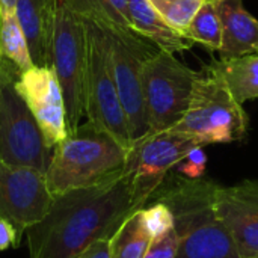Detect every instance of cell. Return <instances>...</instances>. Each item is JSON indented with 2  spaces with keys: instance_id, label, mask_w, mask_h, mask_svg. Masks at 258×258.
I'll return each mask as SVG.
<instances>
[{
  "instance_id": "obj_17",
  "label": "cell",
  "mask_w": 258,
  "mask_h": 258,
  "mask_svg": "<svg viewBox=\"0 0 258 258\" xmlns=\"http://www.w3.org/2000/svg\"><path fill=\"white\" fill-rule=\"evenodd\" d=\"M206 68L224 80L240 104L258 98V53L227 60L221 59Z\"/></svg>"
},
{
  "instance_id": "obj_27",
  "label": "cell",
  "mask_w": 258,
  "mask_h": 258,
  "mask_svg": "<svg viewBox=\"0 0 258 258\" xmlns=\"http://www.w3.org/2000/svg\"><path fill=\"white\" fill-rule=\"evenodd\" d=\"M79 258H110V239L97 242Z\"/></svg>"
},
{
  "instance_id": "obj_4",
  "label": "cell",
  "mask_w": 258,
  "mask_h": 258,
  "mask_svg": "<svg viewBox=\"0 0 258 258\" xmlns=\"http://www.w3.org/2000/svg\"><path fill=\"white\" fill-rule=\"evenodd\" d=\"M192 138L201 147L242 141L248 115L221 77L206 68L195 82L184 116L171 128Z\"/></svg>"
},
{
  "instance_id": "obj_6",
  "label": "cell",
  "mask_w": 258,
  "mask_h": 258,
  "mask_svg": "<svg viewBox=\"0 0 258 258\" xmlns=\"http://www.w3.org/2000/svg\"><path fill=\"white\" fill-rule=\"evenodd\" d=\"M85 63V20L70 0H54L51 30V67L63 92L68 133L74 132L86 116Z\"/></svg>"
},
{
  "instance_id": "obj_7",
  "label": "cell",
  "mask_w": 258,
  "mask_h": 258,
  "mask_svg": "<svg viewBox=\"0 0 258 258\" xmlns=\"http://www.w3.org/2000/svg\"><path fill=\"white\" fill-rule=\"evenodd\" d=\"M82 15V14H80ZM83 17V15H82ZM86 26L85 110L89 122L109 133L127 151L133 142L107 59V44L101 27L83 17Z\"/></svg>"
},
{
  "instance_id": "obj_24",
  "label": "cell",
  "mask_w": 258,
  "mask_h": 258,
  "mask_svg": "<svg viewBox=\"0 0 258 258\" xmlns=\"http://www.w3.org/2000/svg\"><path fill=\"white\" fill-rule=\"evenodd\" d=\"M204 147H195L192 148L187 156L175 166L178 174L186 177V178H201L206 165H207V156L203 150Z\"/></svg>"
},
{
  "instance_id": "obj_21",
  "label": "cell",
  "mask_w": 258,
  "mask_h": 258,
  "mask_svg": "<svg viewBox=\"0 0 258 258\" xmlns=\"http://www.w3.org/2000/svg\"><path fill=\"white\" fill-rule=\"evenodd\" d=\"M162 18L186 36V30L204 0H148Z\"/></svg>"
},
{
  "instance_id": "obj_11",
  "label": "cell",
  "mask_w": 258,
  "mask_h": 258,
  "mask_svg": "<svg viewBox=\"0 0 258 258\" xmlns=\"http://www.w3.org/2000/svg\"><path fill=\"white\" fill-rule=\"evenodd\" d=\"M53 198L44 172L0 160V218L11 222L20 237L48 213Z\"/></svg>"
},
{
  "instance_id": "obj_8",
  "label": "cell",
  "mask_w": 258,
  "mask_h": 258,
  "mask_svg": "<svg viewBox=\"0 0 258 258\" xmlns=\"http://www.w3.org/2000/svg\"><path fill=\"white\" fill-rule=\"evenodd\" d=\"M200 74L163 50L144 63L142 91L150 133L171 130L184 116Z\"/></svg>"
},
{
  "instance_id": "obj_16",
  "label": "cell",
  "mask_w": 258,
  "mask_h": 258,
  "mask_svg": "<svg viewBox=\"0 0 258 258\" xmlns=\"http://www.w3.org/2000/svg\"><path fill=\"white\" fill-rule=\"evenodd\" d=\"M128 18L136 33L168 53L186 51L192 41L172 29L148 0H128Z\"/></svg>"
},
{
  "instance_id": "obj_29",
  "label": "cell",
  "mask_w": 258,
  "mask_h": 258,
  "mask_svg": "<svg viewBox=\"0 0 258 258\" xmlns=\"http://www.w3.org/2000/svg\"><path fill=\"white\" fill-rule=\"evenodd\" d=\"M204 2H209V3H219V2H224V0H204Z\"/></svg>"
},
{
  "instance_id": "obj_1",
  "label": "cell",
  "mask_w": 258,
  "mask_h": 258,
  "mask_svg": "<svg viewBox=\"0 0 258 258\" xmlns=\"http://www.w3.org/2000/svg\"><path fill=\"white\" fill-rule=\"evenodd\" d=\"M138 206L124 169L88 187L53 198L48 213L26 230L29 258H79L112 239Z\"/></svg>"
},
{
  "instance_id": "obj_20",
  "label": "cell",
  "mask_w": 258,
  "mask_h": 258,
  "mask_svg": "<svg viewBox=\"0 0 258 258\" xmlns=\"http://www.w3.org/2000/svg\"><path fill=\"white\" fill-rule=\"evenodd\" d=\"M0 54L21 73L33 67L24 33L15 14L0 15Z\"/></svg>"
},
{
  "instance_id": "obj_10",
  "label": "cell",
  "mask_w": 258,
  "mask_h": 258,
  "mask_svg": "<svg viewBox=\"0 0 258 258\" xmlns=\"http://www.w3.org/2000/svg\"><path fill=\"white\" fill-rule=\"evenodd\" d=\"M51 159L42 132L27 104L8 82L0 92V160L45 174Z\"/></svg>"
},
{
  "instance_id": "obj_18",
  "label": "cell",
  "mask_w": 258,
  "mask_h": 258,
  "mask_svg": "<svg viewBox=\"0 0 258 258\" xmlns=\"http://www.w3.org/2000/svg\"><path fill=\"white\" fill-rule=\"evenodd\" d=\"M151 237L142 222L141 210L132 213L110 239V258H144Z\"/></svg>"
},
{
  "instance_id": "obj_9",
  "label": "cell",
  "mask_w": 258,
  "mask_h": 258,
  "mask_svg": "<svg viewBox=\"0 0 258 258\" xmlns=\"http://www.w3.org/2000/svg\"><path fill=\"white\" fill-rule=\"evenodd\" d=\"M195 147L201 145L174 130L148 133L132 145L127 153L124 172L132 180L133 195L141 209L148 204L171 169Z\"/></svg>"
},
{
  "instance_id": "obj_25",
  "label": "cell",
  "mask_w": 258,
  "mask_h": 258,
  "mask_svg": "<svg viewBox=\"0 0 258 258\" xmlns=\"http://www.w3.org/2000/svg\"><path fill=\"white\" fill-rule=\"evenodd\" d=\"M20 239L21 237L18 236L15 227L6 219L0 218V252L9 248H17L20 243Z\"/></svg>"
},
{
  "instance_id": "obj_2",
  "label": "cell",
  "mask_w": 258,
  "mask_h": 258,
  "mask_svg": "<svg viewBox=\"0 0 258 258\" xmlns=\"http://www.w3.org/2000/svg\"><path fill=\"white\" fill-rule=\"evenodd\" d=\"M216 183L201 178L171 177L153 194L169 207L180 237L175 258H240L239 251L215 213ZM151 197V198H153Z\"/></svg>"
},
{
  "instance_id": "obj_23",
  "label": "cell",
  "mask_w": 258,
  "mask_h": 258,
  "mask_svg": "<svg viewBox=\"0 0 258 258\" xmlns=\"http://www.w3.org/2000/svg\"><path fill=\"white\" fill-rule=\"evenodd\" d=\"M178 245H180V237L175 228H172L166 234L151 240L144 258H175L178 252Z\"/></svg>"
},
{
  "instance_id": "obj_5",
  "label": "cell",
  "mask_w": 258,
  "mask_h": 258,
  "mask_svg": "<svg viewBox=\"0 0 258 258\" xmlns=\"http://www.w3.org/2000/svg\"><path fill=\"white\" fill-rule=\"evenodd\" d=\"M89 20L97 23L104 32L110 73L127 118L132 142L135 144L150 133L142 91V68L160 48L135 30L122 29L109 21Z\"/></svg>"
},
{
  "instance_id": "obj_3",
  "label": "cell",
  "mask_w": 258,
  "mask_h": 258,
  "mask_svg": "<svg viewBox=\"0 0 258 258\" xmlns=\"http://www.w3.org/2000/svg\"><path fill=\"white\" fill-rule=\"evenodd\" d=\"M127 150L92 122H82L60 141L45 171L53 197L92 186L124 169Z\"/></svg>"
},
{
  "instance_id": "obj_22",
  "label": "cell",
  "mask_w": 258,
  "mask_h": 258,
  "mask_svg": "<svg viewBox=\"0 0 258 258\" xmlns=\"http://www.w3.org/2000/svg\"><path fill=\"white\" fill-rule=\"evenodd\" d=\"M141 218L151 240L166 234L174 228V215L169 207L160 201H154L153 204L142 207Z\"/></svg>"
},
{
  "instance_id": "obj_19",
  "label": "cell",
  "mask_w": 258,
  "mask_h": 258,
  "mask_svg": "<svg viewBox=\"0 0 258 258\" xmlns=\"http://www.w3.org/2000/svg\"><path fill=\"white\" fill-rule=\"evenodd\" d=\"M186 38L204 45L209 51L221 50L222 24L215 3L203 2L186 30Z\"/></svg>"
},
{
  "instance_id": "obj_15",
  "label": "cell",
  "mask_w": 258,
  "mask_h": 258,
  "mask_svg": "<svg viewBox=\"0 0 258 258\" xmlns=\"http://www.w3.org/2000/svg\"><path fill=\"white\" fill-rule=\"evenodd\" d=\"M54 0H17L15 17L24 33L35 67H51Z\"/></svg>"
},
{
  "instance_id": "obj_26",
  "label": "cell",
  "mask_w": 258,
  "mask_h": 258,
  "mask_svg": "<svg viewBox=\"0 0 258 258\" xmlns=\"http://www.w3.org/2000/svg\"><path fill=\"white\" fill-rule=\"evenodd\" d=\"M21 71L14 65L11 63L8 59H5L2 54H0V92H2V86L8 82H17L18 77H20Z\"/></svg>"
},
{
  "instance_id": "obj_13",
  "label": "cell",
  "mask_w": 258,
  "mask_h": 258,
  "mask_svg": "<svg viewBox=\"0 0 258 258\" xmlns=\"http://www.w3.org/2000/svg\"><path fill=\"white\" fill-rule=\"evenodd\" d=\"M213 207L230 233L240 258H258V180L216 184Z\"/></svg>"
},
{
  "instance_id": "obj_12",
  "label": "cell",
  "mask_w": 258,
  "mask_h": 258,
  "mask_svg": "<svg viewBox=\"0 0 258 258\" xmlns=\"http://www.w3.org/2000/svg\"><path fill=\"white\" fill-rule=\"evenodd\" d=\"M15 89L38 122L51 150L68 135L65 100L53 67H32L23 71Z\"/></svg>"
},
{
  "instance_id": "obj_14",
  "label": "cell",
  "mask_w": 258,
  "mask_h": 258,
  "mask_svg": "<svg viewBox=\"0 0 258 258\" xmlns=\"http://www.w3.org/2000/svg\"><path fill=\"white\" fill-rule=\"evenodd\" d=\"M215 5L222 24L221 59L258 53V20L245 9L242 0H224Z\"/></svg>"
},
{
  "instance_id": "obj_28",
  "label": "cell",
  "mask_w": 258,
  "mask_h": 258,
  "mask_svg": "<svg viewBox=\"0 0 258 258\" xmlns=\"http://www.w3.org/2000/svg\"><path fill=\"white\" fill-rule=\"evenodd\" d=\"M17 0H0V15L15 14Z\"/></svg>"
}]
</instances>
